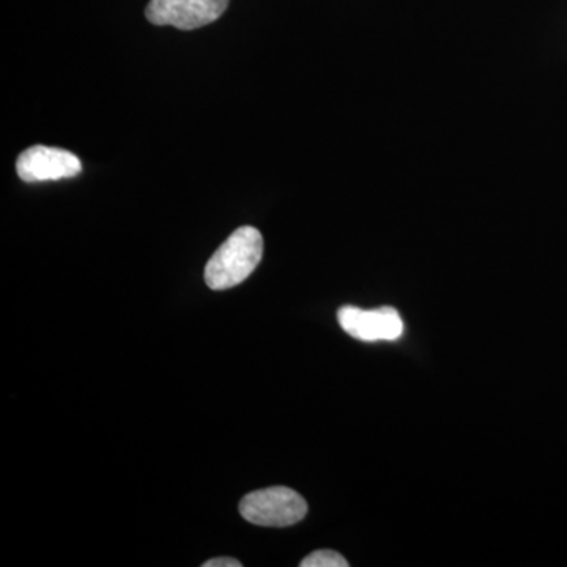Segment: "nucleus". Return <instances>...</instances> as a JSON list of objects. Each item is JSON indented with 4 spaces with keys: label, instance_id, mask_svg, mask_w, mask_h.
<instances>
[{
    "label": "nucleus",
    "instance_id": "obj_4",
    "mask_svg": "<svg viewBox=\"0 0 567 567\" xmlns=\"http://www.w3.org/2000/svg\"><path fill=\"white\" fill-rule=\"evenodd\" d=\"M338 320L342 330L358 341H395L404 333L401 316L390 306L371 311L354 306H342L338 312Z\"/></svg>",
    "mask_w": 567,
    "mask_h": 567
},
{
    "label": "nucleus",
    "instance_id": "obj_2",
    "mask_svg": "<svg viewBox=\"0 0 567 567\" xmlns=\"http://www.w3.org/2000/svg\"><path fill=\"white\" fill-rule=\"evenodd\" d=\"M240 514L246 522L259 527H292L308 514V503L289 487L262 488L244 496Z\"/></svg>",
    "mask_w": 567,
    "mask_h": 567
},
{
    "label": "nucleus",
    "instance_id": "obj_5",
    "mask_svg": "<svg viewBox=\"0 0 567 567\" xmlns=\"http://www.w3.org/2000/svg\"><path fill=\"white\" fill-rule=\"evenodd\" d=\"M17 173L25 183L54 182L76 177L82 164L74 153L35 145L18 156Z\"/></svg>",
    "mask_w": 567,
    "mask_h": 567
},
{
    "label": "nucleus",
    "instance_id": "obj_6",
    "mask_svg": "<svg viewBox=\"0 0 567 567\" xmlns=\"http://www.w3.org/2000/svg\"><path fill=\"white\" fill-rule=\"evenodd\" d=\"M301 567H349V561L334 550H317L300 563Z\"/></svg>",
    "mask_w": 567,
    "mask_h": 567
},
{
    "label": "nucleus",
    "instance_id": "obj_7",
    "mask_svg": "<svg viewBox=\"0 0 567 567\" xmlns=\"http://www.w3.org/2000/svg\"><path fill=\"white\" fill-rule=\"evenodd\" d=\"M240 561H237V559L234 558H213L208 559L207 563H204L203 567H241Z\"/></svg>",
    "mask_w": 567,
    "mask_h": 567
},
{
    "label": "nucleus",
    "instance_id": "obj_3",
    "mask_svg": "<svg viewBox=\"0 0 567 567\" xmlns=\"http://www.w3.org/2000/svg\"><path fill=\"white\" fill-rule=\"evenodd\" d=\"M230 0H151L145 18L155 25L194 31L223 17Z\"/></svg>",
    "mask_w": 567,
    "mask_h": 567
},
{
    "label": "nucleus",
    "instance_id": "obj_1",
    "mask_svg": "<svg viewBox=\"0 0 567 567\" xmlns=\"http://www.w3.org/2000/svg\"><path fill=\"white\" fill-rule=\"evenodd\" d=\"M262 256V234L256 227H240L208 260L205 282L212 290L233 289L251 276Z\"/></svg>",
    "mask_w": 567,
    "mask_h": 567
}]
</instances>
